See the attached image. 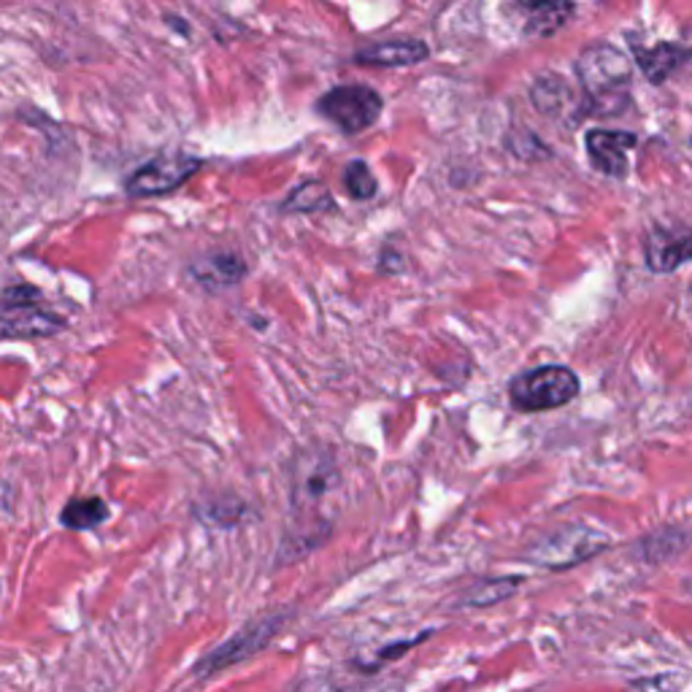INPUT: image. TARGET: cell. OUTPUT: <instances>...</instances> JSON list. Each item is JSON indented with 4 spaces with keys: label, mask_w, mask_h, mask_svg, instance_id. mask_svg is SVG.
<instances>
[{
    "label": "cell",
    "mask_w": 692,
    "mask_h": 692,
    "mask_svg": "<svg viewBox=\"0 0 692 692\" xmlns=\"http://www.w3.org/2000/svg\"><path fill=\"white\" fill-rule=\"evenodd\" d=\"M517 11L525 14V33L533 39H546L555 35L563 25H568L570 17L576 14L574 3H520Z\"/></svg>",
    "instance_id": "15"
},
{
    "label": "cell",
    "mask_w": 692,
    "mask_h": 692,
    "mask_svg": "<svg viewBox=\"0 0 692 692\" xmlns=\"http://www.w3.org/2000/svg\"><path fill=\"white\" fill-rule=\"evenodd\" d=\"M290 615L287 611H273V615H263L252 622L244 625L239 633L230 636L228 641L220 643L217 649H211L209 654L200 658V663L196 665V677L206 679L211 673H220L224 668L235 665V663H244V660L258 654L260 649H265L271 643L273 636L284 628Z\"/></svg>",
    "instance_id": "8"
},
{
    "label": "cell",
    "mask_w": 692,
    "mask_h": 692,
    "mask_svg": "<svg viewBox=\"0 0 692 692\" xmlns=\"http://www.w3.org/2000/svg\"><path fill=\"white\" fill-rule=\"evenodd\" d=\"M585 117H622L630 106L633 60L615 44H590L576 57Z\"/></svg>",
    "instance_id": "2"
},
{
    "label": "cell",
    "mask_w": 692,
    "mask_h": 692,
    "mask_svg": "<svg viewBox=\"0 0 692 692\" xmlns=\"http://www.w3.org/2000/svg\"><path fill=\"white\" fill-rule=\"evenodd\" d=\"M690 60L688 46L677 41H658L654 46L633 44V63L639 65L641 74L652 84H663L673 74L682 71V65Z\"/></svg>",
    "instance_id": "14"
},
{
    "label": "cell",
    "mask_w": 692,
    "mask_h": 692,
    "mask_svg": "<svg viewBox=\"0 0 692 692\" xmlns=\"http://www.w3.org/2000/svg\"><path fill=\"white\" fill-rule=\"evenodd\" d=\"M342 469L331 449H308L295 460L293 479H290V531L284 549L297 555H308L314 546L327 538L333 525V512L342 493Z\"/></svg>",
    "instance_id": "1"
},
{
    "label": "cell",
    "mask_w": 692,
    "mask_h": 692,
    "mask_svg": "<svg viewBox=\"0 0 692 692\" xmlns=\"http://www.w3.org/2000/svg\"><path fill=\"white\" fill-rule=\"evenodd\" d=\"M60 331H65V319L46 306L41 290L30 284H14L0 293V342L50 338Z\"/></svg>",
    "instance_id": "4"
},
{
    "label": "cell",
    "mask_w": 692,
    "mask_h": 692,
    "mask_svg": "<svg viewBox=\"0 0 692 692\" xmlns=\"http://www.w3.org/2000/svg\"><path fill=\"white\" fill-rule=\"evenodd\" d=\"M411 643H415V641H403V643H396V647L381 649V652H379V663H387V660H392V658H398V654H403L406 649H411Z\"/></svg>",
    "instance_id": "21"
},
{
    "label": "cell",
    "mask_w": 692,
    "mask_h": 692,
    "mask_svg": "<svg viewBox=\"0 0 692 692\" xmlns=\"http://www.w3.org/2000/svg\"><path fill=\"white\" fill-rule=\"evenodd\" d=\"M430 57V46L420 39H385L355 52V63L363 69H411Z\"/></svg>",
    "instance_id": "12"
},
{
    "label": "cell",
    "mask_w": 692,
    "mask_h": 692,
    "mask_svg": "<svg viewBox=\"0 0 692 692\" xmlns=\"http://www.w3.org/2000/svg\"><path fill=\"white\" fill-rule=\"evenodd\" d=\"M108 514H112V508L98 495L71 497L63 512H60V522L69 531H93V527H98L108 520Z\"/></svg>",
    "instance_id": "17"
},
{
    "label": "cell",
    "mask_w": 692,
    "mask_h": 692,
    "mask_svg": "<svg viewBox=\"0 0 692 692\" xmlns=\"http://www.w3.org/2000/svg\"><path fill=\"white\" fill-rule=\"evenodd\" d=\"M522 585V576H503V579H487L473 585L471 590H465L463 598H460V606H493L497 600H506L517 593V587Z\"/></svg>",
    "instance_id": "18"
},
{
    "label": "cell",
    "mask_w": 692,
    "mask_h": 692,
    "mask_svg": "<svg viewBox=\"0 0 692 692\" xmlns=\"http://www.w3.org/2000/svg\"><path fill=\"white\" fill-rule=\"evenodd\" d=\"M322 119L336 125L344 136H357L379 123L385 98L368 84H336L314 103Z\"/></svg>",
    "instance_id": "5"
},
{
    "label": "cell",
    "mask_w": 692,
    "mask_h": 692,
    "mask_svg": "<svg viewBox=\"0 0 692 692\" xmlns=\"http://www.w3.org/2000/svg\"><path fill=\"white\" fill-rule=\"evenodd\" d=\"M333 209H336L333 192L317 179L303 181V185L295 187V190L287 196V200L279 206L282 214H322V211H333Z\"/></svg>",
    "instance_id": "16"
},
{
    "label": "cell",
    "mask_w": 692,
    "mask_h": 692,
    "mask_svg": "<svg viewBox=\"0 0 692 692\" xmlns=\"http://www.w3.org/2000/svg\"><path fill=\"white\" fill-rule=\"evenodd\" d=\"M639 144V136L630 130H604L593 127L585 133V149L590 166L609 179H625L630 171V149Z\"/></svg>",
    "instance_id": "9"
},
{
    "label": "cell",
    "mask_w": 692,
    "mask_h": 692,
    "mask_svg": "<svg viewBox=\"0 0 692 692\" xmlns=\"http://www.w3.org/2000/svg\"><path fill=\"white\" fill-rule=\"evenodd\" d=\"M344 187L352 200H374L379 192V179H376L371 166L366 160H349L344 166Z\"/></svg>",
    "instance_id": "19"
},
{
    "label": "cell",
    "mask_w": 692,
    "mask_h": 692,
    "mask_svg": "<svg viewBox=\"0 0 692 692\" xmlns=\"http://www.w3.org/2000/svg\"><path fill=\"white\" fill-rule=\"evenodd\" d=\"M692 254V235L679 224H652L643 241V260L652 273H673L688 265Z\"/></svg>",
    "instance_id": "11"
},
{
    "label": "cell",
    "mask_w": 692,
    "mask_h": 692,
    "mask_svg": "<svg viewBox=\"0 0 692 692\" xmlns=\"http://www.w3.org/2000/svg\"><path fill=\"white\" fill-rule=\"evenodd\" d=\"M203 168V160L187 151H162L138 166L125 179V192L130 198H166L181 190L187 181Z\"/></svg>",
    "instance_id": "7"
},
{
    "label": "cell",
    "mask_w": 692,
    "mask_h": 692,
    "mask_svg": "<svg viewBox=\"0 0 692 692\" xmlns=\"http://www.w3.org/2000/svg\"><path fill=\"white\" fill-rule=\"evenodd\" d=\"M531 103L538 114L557 119V123H579L585 117L576 87H570L568 78L555 71H544L533 78Z\"/></svg>",
    "instance_id": "10"
},
{
    "label": "cell",
    "mask_w": 692,
    "mask_h": 692,
    "mask_svg": "<svg viewBox=\"0 0 692 692\" xmlns=\"http://www.w3.org/2000/svg\"><path fill=\"white\" fill-rule=\"evenodd\" d=\"M611 538L598 527L585 525V522H574V525L560 527V531L549 533L542 542L527 552V560L536 566H544L549 570L574 568L579 563L590 560V557L604 552Z\"/></svg>",
    "instance_id": "6"
},
{
    "label": "cell",
    "mask_w": 692,
    "mask_h": 692,
    "mask_svg": "<svg viewBox=\"0 0 692 692\" xmlns=\"http://www.w3.org/2000/svg\"><path fill=\"white\" fill-rule=\"evenodd\" d=\"M379 271L381 273H400L403 271V254L396 252V247H385L379 258Z\"/></svg>",
    "instance_id": "20"
},
{
    "label": "cell",
    "mask_w": 692,
    "mask_h": 692,
    "mask_svg": "<svg viewBox=\"0 0 692 692\" xmlns=\"http://www.w3.org/2000/svg\"><path fill=\"white\" fill-rule=\"evenodd\" d=\"M581 381L576 371L560 363L536 366L531 371L517 374L508 381V403L522 415H538V411L563 409L570 400L579 398Z\"/></svg>",
    "instance_id": "3"
},
{
    "label": "cell",
    "mask_w": 692,
    "mask_h": 692,
    "mask_svg": "<svg viewBox=\"0 0 692 692\" xmlns=\"http://www.w3.org/2000/svg\"><path fill=\"white\" fill-rule=\"evenodd\" d=\"M190 276L206 293H222V290L244 282L247 263L235 252H209L200 254L196 263L190 265Z\"/></svg>",
    "instance_id": "13"
}]
</instances>
